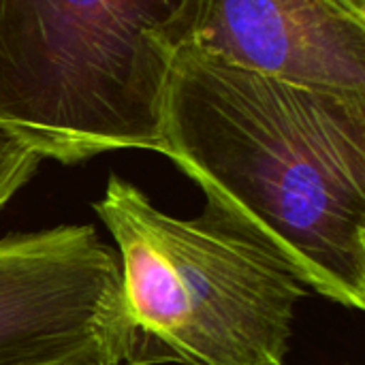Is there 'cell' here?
I'll return each instance as SVG.
<instances>
[{
    "label": "cell",
    "mask_w": 365,
    "mask_h": 365,
    "mask_svg": "<svg viewBox=\"0 0 365 365\" xmlns=\"http://www.w3.org/2000/svg\"><path fill=\"white\" fill-rule=\"evenodd\" d=\"M338 2H342L344 6H349V9L365 15V0H338Z\"/></svg>",
    "instance_id": "7"
},
{
    "label": "cell",
    "mask_w": 365,
    "mask_h": 365,
    "mask_svg": "<svg viewBox=\"0 0 365 365\" xmlns=\"http://www.w3.org/2000/svg\"><path fill=\"white\" fill-rule=\"evenodd\" d=\"M158 152L306 289L364 310L365 92L261 75L190 45L169 81Z\"/></svg>",
    "instance_id": "1"
},
{
    "label": "cell",
    "mask_w": 365,
    "mask_h": 365,
    "mask_svg": "<svg viewBox=\"0 0 365 365\" xmlns=\"http://www.w3.org/2000/svg\"><path fill=\"white\" fill-rule=\"evenodd\" d=\"M192 45L261 75L365 92V15L338 0H210Z\"/></svg>",
    "instance_id": "5"
},
{
    "label": "cell",
    "mask_w": 365,
    "mask_h": 365,
    "mask_svg": "<svg viewBox=\"0 0 365 365\" xmlns=\"http://www.w3.org/2000/svg\"><path fill=\"white\" fill-rule=\"evenodd\" d=\"M41 158L0 126V210L32 180Z\"/></svg>",
    "instance_id": "6"
},
{
    "label": "cell",
    "mask_w": 365,
    "mask_h": 365,
    "mask_svg": "<svg viewBox=\"0 0 365 365\" xmlns=\"http://www.w3.org/2000/svg\"><path fill=\"white\" fill-rule=\"evenodd\" d=\"M68 365H105V364H68Z\"/></svg>",
    "instance_id": "8"
},
{
    "label": "cell",
    "mask_w": 365,
    "mask_h": 365,
    "mask_svg": "<svg viewBox=\"0 0 365 365\" xmlns=\"http://www.w3.org/2000/svg\"><path fill=\"white\" fill-rule=\"evenodd\" d=\"M120 263L92 225L0 240V365L122 364Z\"/></svg>",
    "instance_id": "4"
},
{
    "label": "cell",
    "mask_w": 365,
    "mask_h": 365,
    "mask_svg": "<svg viewBox=\"0 0 365 365\" xmlns=\"http://www.w3.org/2000/svg\"><path fill=\"white\" fill-rule=\"evenodd\" d=\"M120 263V365H284L306 284L205 205L169 216L120 175L92 203Z\"/></svg>",
    "instance_id": "3"
},
{
    "label": "cell",
    "mask_w": 365,
    "mask_h": 365,
    "mask_svg": "<svg viewBox=\"0 0 365 365\" xmlns=\"http://www.w3.org/2000/svg\"><path fill=\"white\" fill-rule=\"evenodd\" d=\"M210 0H0V126L41 160L160 148Z\"/></svg>",
    "instance_id": "2"
}]
</instances>
